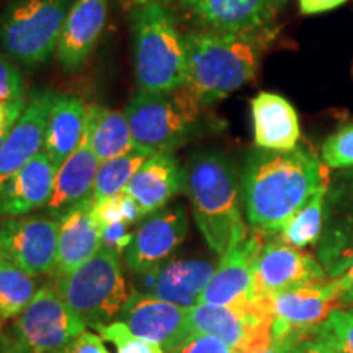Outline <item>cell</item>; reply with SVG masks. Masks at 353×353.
<instances>
[{
	"mask_svg": "<svg viewBox=\"0 0 353 353\" xmlns=\"http://www.w3.org/2000/svg\"><path fill=\"white\" fill-rule=\"evenodd\" d=\"M325 182V172L307 148L290 152L255 149L241 172V198L252 231L275 236Z\"/></svg>",
	"mask_w": 353,
	"mask_h": 353,
	"instance_id": "6da1fadb",
	"label": "cell"
},
{
	"mask_svg": "<svg viewBox=\"0 0 353 353\" xmlns=\"http://www.w3.org/2000/svg\"><path fill=\"white\" fill-rule=\"evenodd\" d=\"M183 37L187 44L185 87L205 107H211L252 81L260 56L275 32L265 28L232 33L203 28Z\"/></svg>",
	"mask_w": 353,
	"mask_h": 353,
	"instance_id": "7a4b0ae2",
	"label": "cell"
},
{
	"mask_svg": "<svg viewBox=\"0 0 353 353\" xmlns=\"http://www.w3.org/2000/svg\"><path fill=\"white\" fill-rule=\"evenodd\" d=\"M185 190L203 239L223 257L232 244L247 237L242 218L241 176L231 157L219 151H200L185 169Z\"/></svg>",
	"mask_w": 353,
	"mask_h": 353,
	"instance_id": "3957f363",
	"label": "cell"
},
{
	"mask_svg": "<svg viewBox=\"0 0 353 353\" xmlns=\"http://www.w3.org/2000/svg\"><path fill=\"white\" fill-rule=\"evenodd\" d=\"M206 108L187 87H180L161 94L139 90L123 113L138 148L174 152L208 130Z\"/></svg>",
	"mask_w": 353,
	"mask_h": 353,
	"instance_id": "277c9868",
	"label": "cell"
},
{
	"mask_svg": "<svg viewBox=\"0 0 353 353\" xmlns=\"http://www.w3.org/2000/svg\"><path fill=\"white\" fill-rule=\"evenodd\" d=\"M134 70L139 90L161 94L187 83V44L161 2H143L134 13Z\"/></svg>",
	"mask_w": 353,
	"mask_h": 353,
	"instance_id": "5b68a950",
	"label": "cell"
},
{
	"mask_svg": "<svg viewBox=\"0 0 353 353\" xmlns=\"http://www.w3.org/2000/svg\"><path fill=\"white\" fill-rule=\"evenodd\" d=\"M120 257L101 245L94 257L74 272L52 275V286L87 327L99 330L113 322L130 298Z\"/></svg>",
	"mask_w": 353,
	"mask_h": 353,
	"instance_id": "8992f818",
	"label": "cell"
},
{
	"mask_svg": "<svg viewBox=\"0 0 353 353\" xmlns=\"http://www.w3.org/2000/svg\"><path fill=\"white\" fill-rule=\"evenodd\" d=\"M70 0H13L0 20V43L23 65H38L56 54Z\"/></svg>",
	"mask_w": 353,
	"mask_h": 353,
	"instance_id": "52a82bcc",
	"label": "cell"
},
{
	"mask_svg": "<svg viewBox=\"0 0 353 353\" xmlns=\"http://www.w3.org/2000/svg\"><path fill=\"white\" fill-rule=\"evenodd\" d=\"M190 332L213 335L234 353H262L273 345V317L259 298L245 304H206L190 307Z\"/></svg>",
	"mask_w": 353,
	"mask_h": 353,
	"instance_id": "ba28073f",
	"label": "cell"
},
{
	"mask_svg": "<svg viewBox=\"0 0 353 353\" xmlns=\"http://www.w3.org/2000/svg\"><path fill=\"white\" fill-rule=\"evenodd\" d=\"M85 327V322L64 303L50 281L41 285L8 332L26 353H64Z\"/></svg>",
	"mask_w": 353,
	"mask_h": 353,
	"instance_id": "9c48e42d",
	"label": "cell"
},
{
	"mask_svg": "<svg viewBox=\"0 0 353 353\" xmlns=\"http://www.w3.org/2000/svg\"><path fill=\"white\" fill-rule=\"evenodd\" d=\"M59 223L48 214L7 218L0 223V247L10 262L34 276L52 275Z\"/></svg>",
	"mask_w": 353,
	"mask_h": 353,
	"instance_id": "30bf717a",
	"label": "cell"
},
{
	"mask_svg": "<svg viewBox=\"0 0 353 353\" xmlns=\"http://www.w3.org/2000/svg\"><path fill=\"white\" fill-rule=\"evenodd\" d=\"M329 275L319 260L285 244L280 237L265 241L254 272L255 298L325 283Z\"/></svg>",
	"mask_w": 353,
	"mask_h": 353,
	"instance_id": "8fae6325",
	"label": "cell"
},
{
	"mask_svg": "<svg viewBox=\"0 0 353 353\" xmlns=\"http://www.w3.org/2000/svg\"><path fill=\"white\" fill-rule=\"evenodd\" d=\"M188 317L190 307L131 291L118 321L138 337L161 345L165 353H180L192 339Z\"/></svg>",
	"mask_w": 353,
	"mask_h": 353,
	"instance_id": "7c38bea8",
	"label": "cell"
},
{
	"mask_svg": "<svg viewBox=\"0 0 353 353\" xmlns=\"http://www.w3.org/2000/svg\"><path fill=\"white\" fill-rule=\"evenodd\" d=\"M259 299L273 317V341L293 332H312L330 312L341 309V291L334 280Z\"/></svg>",
	"mask_w": 353,
	"mask_h": 353,
	"instance_id": "4fadbf2b",
	"label": "cell"
},
{
	"mask_svg": "<svg viewBox=\"0 0 353 353\" xmlns=\"http://www.w3.org/2000/svg\"><path fill=\"white\" fill-rule=\"evenodd\" d=\"M265 237V234L254 231L247 234L245 239L229 247L201 293L200 303L228 306L254 301L255 263L263 249Z\"/></svg>",
	"mask_w": 353,
	"mask_h": 353,
	"instance_id": "5bb4252c",
	"label": "cell"
},
{
	"mask_svg": "<svg viewBox=\"0 0 353 353\" xmlns=\"http://www.w3.org/2000/svg\"><path fill=\"white\" fill-rule=\"evenodd\" d=\"M188 218L182 205L149 214L134 232L125 252V263L132 273H139L165 263L187 237Z\"/></svg>",
	"mask_w": 353,
	"mask_h": 353,
	"instance_id": "9a60e30c",
	"label": "cell"
},
{
	"mask_svg": "<svg viewBox=\"0 0 353 353\" xmlns=\"http://www.w3.org/2000/svg\"><path fill=\"white\" fill-rule=\"evenodd\" d=\"M324 232L317 249V260L330 280L345 272L353 259V167L345 170L327 190Z\"/></svg>",
	"mask_w": 353,
	"mask_h": 353,
	"instance_id": "2e32d148",
	"label": "cell"
},
{
	"mask_svg": "<svg viewBox=\"0 0 353 353\" xmlns=\"http://www.w3.org/2000/svg\"><path fill=\"white\" fill-rule=\"evenodd\" d=\"M56 94L37 90L30 97L20 120L0 149V188L15 176L43 149L44 131Z\"/></svg>",
	"mask_w": 353,
	"mask_h": 353,
	"instance_id": "e0dca14e",
	"label": "cell"
},
{
	"mask_svg": "<svg viewBox=\"0 0 353 353\" xmlns=\"http://www.w3.org/2000/svg\"><path fill=\"white\" fill-rule=\"evenodd\" d=\"M205 28L249 33L270 28L286 0H182Z\"/></svg>",
	"mask_w": 353,
	"mask_h": 353,
	"instance_id": "ac0fdd59",
	"label": "cell"
},
{
	"mask_svg": "<svg viewBox=\"0 0 353 353\" xmlns=\"http://www.w3.org/2000/svg\"><path fill=\"white\" fill-rule=\"evenodd\" d=\"M107 15L108 0H74L56 50L64 69L77 70L87 63L103 33Z\"/></svg>",
	"mask_w": 353,
	"mask_h": 353,
	"instance_id": "d6986e66",
	"label": "cell"
},
{
	"mask_svg": "<svg viewBox=\"0 0 353 353\" xmlns=\"http://www.w3.org/2000/svg\"><path fill=\"white\" fill-rule=\"evenodd\" d=\"M100 164V159L95 156L83 131L81 144L56 172L52 195L44 206L46 214L57 221L76 206L94 200L92 195H94L95 176Z\"/></svg>",
	"mask_w": 353,
	"mask_h": 353,
	"instance_id": "ffe728a7",
	"label": "cell"
},
{
	"mask_svg": "<svg viewBox=\"0 0 353 353\" xmlns=\"http://www.w3.org/2000/svg\"><path fill=\"white\" fill-rule=\"evenodd\" d=\"M56 172L57 167L41 149L0 188V219L20 218L44 208L52 195Z\"/></svg>",
	"mask_w": 353,
	"mask_h": 353,
	"instance_id": "44dd1931",
	"label": "cell"
},
{
	"mask_svg": "<svg viewBox=\"0 0 353 353\" xmlns=\"http://www.w3.org/2000/svg\"><path fill=\"white\" fill-rule=\"evenodd\" d=\"M185 190V170L172 152H154L143 162L126 185L125 193L138 203L144 216L165 208L176 193Z\"/></svg>",
	"mask_w": 353,
	"mask_h": 353,
	"instance_id": "7402d4cb",
	"label": "cell"
},
{
	"mask_svg": "<svg viewBox=\"0 0 353 353\" xmlns=\"http://www.w3.org/2000/svg\"><path fill=\"white\" fill-rule=\"evenodd\" d=\"M254 141L259 149L290 152L298 148L301 128L296 110L285 97L260 92L250 103Z\"/></svg>",
	"mask_w": 353,
	"mask_h": 353,
	"instance_id": "603a6c76",
	"label": "cell"
},
{
	"mask_svg": "<svg viewBox=\"0 0 353 353\" xmlns=\"http://www.w3.org/2000/svg\"><path fill=\"white\" fill-rule=\"evenodd\" d=\"M94 200L68 211L57 219V259L52 275L74 272L99 252L101 247V231L92 213Z\"/></svg>",
	"mask_w": 353,
	"mask_h": 353,
	"instance_id": "cb8c5ba5",
	"label": "cell"
},
{
	"mask_svg": "<svg viewBox=\"0 0 353 353\" xmlns=\"http://www.w3.org/2000/svg\"><path fill=\"white\" fill-rule=\"evenodd\" d=\"M214 263L205 259H174L159 265L151 296L193 307L214 275Z\"/></svg>",
	"mask_w": 353,
	"mask_h": 353,
	"instance_id": "d4e9b609",
	"label": "cell"
},
{
	"mask_svg": "<svg viewBox=\"0 0 353 353\" xmlns=\"http://www.w3.org/2000/svg\"><path fill=\"white\" fill-rule=\"evenodd\" d=\"M87 105L76 95L56 94L44 131L43 151L57 169L81 144L85 131Z\"/></svg>",
	"mask_w": 353,
	"mask_h": 353,
	"instance_id": "484cf974",
	"label": "cell"
},
{
	"mask_svg": "<svg viewBox=\"0 0 353 353\" xmlns=\"http://www.w3.org/2000/svg\"><path fill=\"white\" fill-rule=\"evenodd\" d=\"M85 134L100 162L120 157L138 148L126 114L100 105H87Z\"/></svg>",
	"mask_w": 353,
	"mask_h": 353,
	"instance_id": "4316f807",
	"label": "cell"
},
{
	"mask_svg": "<svg viewBox=\"0 0 353 353\" xmlns=\"http://www.w3.org/2000/svg\"><path fill=\"white\" fill-rule=\"evenodd\" d=\"M329 185L324 183L306 201L303 208L291 216L280 231V239L294 249H306L321 241L325 224V200Z\"/></svg>",
	"mask_w": 353,
	"mask_h": 353,
	"instance_id": "83f0119b",
	"label": "cell"
},
{
	"mask_svg": "<svg viewBox=\"0 0 353 353\" xmlns=\"http://www.w3.org/2000/svg\"><path fill=\"white\" fill-rule=\"evenodd\" d=\"M39 286L38 276L6 262L0 267V319H17L33 301Z\"/></svg>",
	"mask_w": 353,
	"mask_h": 353,
	"instance_id": "f1b7e54d",
	"label": "cell"
},
{
	"mask_svg": "<svg viewBox=\"0 0 353 353\" xmlns=\"http://www.w3.org/2000/svg\"><path fill=\"white\" fill-rule=\"evenodd\" d=\"M151 154L154 152L149 151V149L134 148L131 152L101 162L95 176L94 195H92L94 201L117 196L125 192L126 185L131 182L132 175L138 172L143 162Z\"/></svg>",
	"mask_w": 353,
	"mask_h": 353,
	"instance_id": "f546056e",
	"label": "cell"
},
{
	"mask_svg": "<svg viewBox=\"0 0 353 353\" xmlns=\"http://www.w3.org/2000/svg\"><path fill=\"white\" fill-rule=\"evenodd\" d=\"M312 337L334 353H353V312L335 309L316 325Z\"/></svg>",
	"mask_w": 353,
	"mask_h": 353,
	"instance_id": "4dcf8cb0",
	"label": "cell"
},
{
	"mask_svg": "<svg viewBox=\"0 0 353 353\" xmlns=\"http://www.w3.org/2000/svg\"><path fill=\"white\" fill-rule=\"evenodd\" d=\"M92 213H94V218L100 228L113 223H125L128 226H132V224L139 223L144 218L138 203L132 200L130 195H126L125 192L117 196L94 201Z\"/></svg>",
	"mask_w": 353,
	"mask_h": 353,
	"instance_id": "1f68e13d",
	"label": "cell"
},
{
	"mask_svg": "<svg viewBox=\"0 0 353 353\" xmlns=\"http://www.w3.org/2000/svg\"><path fill=\"white\" fill-rule=\"evenodd\" d=\"M97 332L103 341L113 343L117 353H165L164 348L157 343L145 341L131 332L125 322L113 321L100 327Z\"/></svg>",
	"mask_w": 353,
	"mask_h": 353,
	"instance_id": "d6a6232c",
	"label": "cell"
},
{
	"mask_svg": "<svg viewBox=\"0 0 353 353\" xmlns=\"http://www.w3.org/2000/svg\"><path fill=\"white\" fill-rule=\"evenodd\" d=\"M321 159L330 169L353 167V123L342 126L324 141Z\"/></svg>",
	"mask_w": 353,
	"mask_h": 353,
	"instance_id": "836d02e7",
	"label": "cell"
},
{
	"mask_svg": "<svg viewBox=\"0 0 353 353\" xmlns=\"http://www.w3.org/2000/svg\"><path fill=\"white\" fill-rule=\"evenodd\" d=\"M26 87L20 70L0 54V103L25 100Z\"/></svg>",
	"mask_w": 353,
	"mask_h": 353,
	"instance_id": "e575fe53",
	"label": "cell"
},
{
	"mask_svg": "<svg viewBox=\"0 0 353 353\" xmlns=\"http://www.w3.org/2000/svg\"><path fill=\"white\" fill-rule=\"evenodd\" d=\"M101 231V245L108 247L117 254L125 255L134 237V232L130 231V226L125 223H113L100 228Z\"/></svg>",
	"mask_w": 353,
	"mask_h": 353,
	"instance_id": "d590c367",
	"label": "cell"
},
{
	"mask_svg": "<svg viewBox=\"0 0 353 353\" xmlns=\"http://www.w3.org/2000/svg\"><path fill=\"white\" fill-rule=\"evenodd\" d=\"M180 353H234L228 343L213 335H193Z\"/></svg>",
	"mask_w": 353,
	"mask_h": 353,
	"instance_id": "8d00e7d4",
	"label": "cell"
},
{
	"mask_svg": "<svg viewBox=\"0 0 353 353\" xmlns=\"http://www.w3.org/2000/svg\"><path fill=\"white\" fill-rule=\"evenodd\" d=\"M64 353H110V350L105 347V341L100 335L83 330L76 341L65 348Z\"/></svg>",
	"mask_w": 353,
	"mask_h": 353,
	"instance_id": "74e56055",
	"label": "cell"
},
{
	"mask_svg": "<svg viewBox=\"0 0 353 353\" xmlns=\"http://www.w3.org/2000/svg\"><path fill=\"white\" fill-rule=\"evenodd\" d=\"M345 2L348 0H298V6L303 15H319V13L334 10Z\"/></svg>",
	"mask_w": 353,
	"mask_h": 353,
	"instance_id": "f35d334b",
	"label": "cell"
},
{
	"mask_svg": "<svg viewBox=\"0 0 353 353\" xmlns=\"http://www.w3.org/2000/svg\"><path fill=\"white\" fill-rule=\"evenodd\" d=\"M309 335H312V332H293L283 339L273 341V345L262 353H291Z\"/></svg>",
	"mask_w": 353,
	"mask_h": 353,
	"instance_id": "ab89813d",
	"label": "cell"
},
{
	"mask_svg": "<svg viewBox=\"0 0 353 353\" xmlns=\"http://www.w3.org/2000/svg\"><path fill=\"white\" fill-rule=\"evenodd\" d=\"M26 100H19V101H8V103H0V123H17L20 120V117L23 114Z\"/></svg>",
	"mask_w": 353,
	"mask_h": 353,
	"instance_id": "60d3db41",
	"label": "cell"
},
{
	"mask_svg": "<svg viewBox=\"0 0 353 353\" xmlns=\"http://www.w3.org/2000/svg\"><path fill=\"white\" fill-rule=\"evenodd\" d=\"M337 290L341 291V299L345 296V294L353 293V259L348 267L345 268V272L342 275H339L337 278H332Z\"/></svg>",
	"mask_w": 353,
	"mask_h": 353,
	"instance_id": "b9f144b4",
	"label": "cell"
},
{
	"mask_svg": "<svg viewBox=\"0 0 353 353\" xmlns=\"http://www.w3.org/2000/svg\"><path fill=\"white\" fill-rule=\"evenodd\" d=\"M291 353H334L327 345L317 341V339L309 335Z\"/></svg>",
	"mask_w": 353,
	"mask_h": 353,
	"instance_id": "7bdbcfd3",
	"label": "cell"
},
{
	"mask_svg": "<svg viewBox=\"0 0 353 353\" xmlns=\"http://www.w3.org/2000/svg\"><path fill=\"white\" fill-rule=\"evenodd\" d=\"M0 353H26L21 343L10 332H0Z\"/></svg>",
	"mask_w": 353,
	"mask_h": 353,
	"instance_id": "ee69618b",
	"label": "cell"
},
{
	"mask_svg": "<svg viewBox=\"0 0 353 353\" xmlns=\"http://www.w3.org/2000/svg\"><path fill=\"white\" fill-rule=\"evenodd\" d=\"M15 125L17 123H10V121L0 123V149H2V145L6 144L8 134H10V131L13 130V126Z\"/></svg>",
	"mask_w": 353,
	"mask_h": 353,
	"instance_id": "f6af8a7d",
	"label": "cell"
},
{
	"mask_svg": "<svg viewBox=\"0 0 353 353\" xmlns=\"http://www.w3.org/2000/svg\"><path fill=\"white\" fill-rule=\"evenodd\" d=\"M347 306H353V293L345 294V296L341 299V307H347Z\"/></svg>",
	"mask_w": 353,
	"mask_h": 353,
	"instance_id": "bcb514c9",
	"label": "cell"
},
{
	"mask_svg": "<svg viewBox=\"0 0 353 353\" xmlns=\"http://www.w3.org/2000/svg\"><path fill=\"white\" fill-rule=\"evenodd\" d=\"M7 260H6V255H3V252H2V247H0V267H2L3 263H6Z\"/></svg>",
	"mask_w": 353,
	"mask_h": 353,
	"instance_id": "7dc6e473",
	"label": "cell"
},
{
	"mask_svg": "<svg viewBox=\"0 0 353 353\" xmlns=\"http://www.w3.org/2000/svg\"><path fill=\"white\" fill-rule=\"evenodd\" d=\"M143 2H161V3H169V2H174V0H143Z\"/></svg>",
	"mask_w": 353,
	"mask_h": 353,
	"instance_id": "c3c4849f",
	"label": "cell"
},
{
	"mask_svg": "<svg viewBox=\"0 0 353 353\" xmlns=\"http://www.w3.org/2000/svg\"><path fill=\"white\" fill-rule=\"evenodd\" d=\"M2 325H3V321H2V319H0V332H2V330H3V327H2Z\"/></svg>",
	"mask_w": 353,
	"mask_h": 353,
	"instance_id": "681fc988",
	"label": "cell"
},
{
	"mask_svg": "<svg viewBox=\"0 0 353 353\" xmlns=\"http://www.w3.org/2000/svg\"><path fill=\"white\" fill-rule=\"evenodd\" d=\"M350 311H352V312H353V306H352V309H350Z\"/></svg>",
	"mask_w": 353,
	"mask_h": 353,
	"instance_id": "f907efd6",
	"label": "cell"
}]
</instances>
